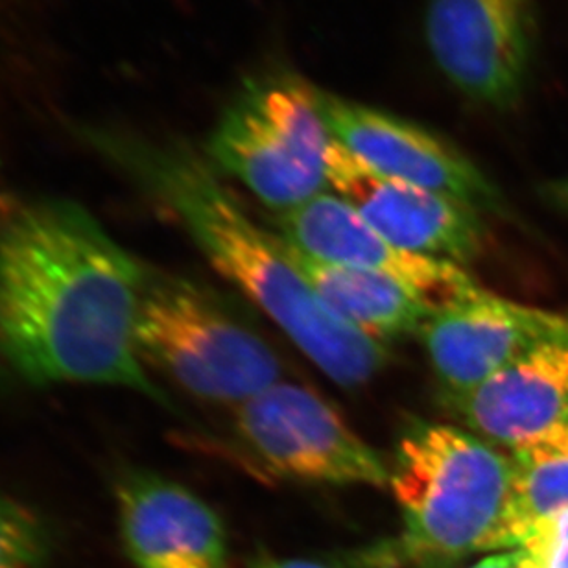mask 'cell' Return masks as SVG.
Listing matches in <instances>:
<instances>
[{
  "label": "cell",
  "instance_id": "ac0fdd59",
  "mask_svg": "<svg viewBox=\"0 0 568 568\" xmlns=\"http://www.w3.org/2000/svg\"><path fill=\"white\" fill-rule=\"evenodd\" d=\"M515 453L534 454V456H558V458H568V423L550 432L547 436L537 439V442L526 445V447L515 450Z\"/></svg>",
  "mask_w": 568,
  "mask_h": 568
},
{
  "label": "cell",
  "instance_id": "3957f363",
  "mask_svg": "<svg viewBox=\"0 0 568 568\" xmlns=\"http://www.w3.org/2000/svg\"><path fill=\"white\" fill-rule=\"evenodd\" d=\"M389 487L403 511V545L417 561L514 550V454L473 432L417 423L400 436Z\"/></svg>",
  "mask_w": 568,
  "mask_h": 568
},
{
  "label": "cell",
  "instance_id": "8fae6325",
  "mask_svg": "<svg viewBox=\"0 0 568 568\" xmlns=\"http://www.w3.org/2000/svg\"><path fill=\"white\" fill-rule=\"evenodd\" d=\"M568 333V316L478 288L432 312L423 345L443 397L469 394L547 339Z\"/></svg>",
  "mask_w": 568,
  "mask_h": 568
},
{
  "label": "cell",
  "instance_id": "5b68a950",
  "mask_svg": "<svg viewBox=\"0 0 568 568\" xmlns=\"http://www.w3.org/2000/svg\"><path fill=\"white\" fill-rule=\"evenodd\" d=\"M142 362L197 399L239 406L280 383V358L252 328L186 281L148 275L138 325Z\"/></svg>",
  "mask_w": 568,
  "mask_h": 568
},
{
  "label": "cell",
  "instance_id": "ba28073f",
  "mask_svg": "<svg viewBox=\"0 0 568 568\" xmlns=\"http://www.w3.org/2000/svg\"><path fill=\"white\" fill-rule=\"evenodd\" d=\"M328 132L378 174L453 197L480 213H503L497 186L458 148L416 122L316 88Z\"/></svg>",
  "mask_w": 568,
  "mask_h": 568
},
{
  "label": "cell",
  "instance_id": "ffe728a7",
  "mask_svg": "<svg viewBox=\"0 0 568 568\" xmlns=\"http://www.w3.org/2000/svg\"><path fill=\"white\" fill-rule=\"evenodd\" d=\"M545 194H547L548 200H550L554 205H558L559 209L568 211V175H565L561 180L548 183L547 189H545Z\"/></svg>",
  "mask_w": 568,
  "mask_h": 568
},
{
  "label": "cell",
  "instance_id": "9c48e42d",
  "mask_svg": "<svg viewBox=\"0 0 568 568\" xmlns=\"http://www.w3.org/2000/svg\"><path fill=\"white\" fill-rule=\"evenodd\" d=\"M275 227L295 252L397 281L430 311L453 305L480 288L464 266L389 242L338 194L322 192L300 207L277 214Z\"/></svg>",
  "mask_w": 568,
  "mask_h": 568
},
{
  "label": "cell",
  "instance_id": "e0dca14e",
  "mask_svg": "<svg viewBox=\"0 0 568 568\" xmlns=\"http://www.w3.org/2000/svg\"><path fill=\"white\" fill-rule=\"evenodd\" d=\"M519 548L531 568H568V508L539 520Z\"/></svg>",
  "mask_w": 568,
  "mask_h": 568
},
{
  "label": "cell",
  "instance_id": "30bf717a",
  "mask_svg": "<svg viewBox=\"0 0 568 568\" xmlns=\"http://www.w3.org/2000/svg\"><path fill=\"white\" fill-rule=\"evenodd\" d=\"M328 186L367 224L403 250L448 263H473L487 244L480 211L465 203L378 174L334 139Z\"/></svg>",
  "mask_w": 568,
  "mask_h": 568
},
{
  "label": "cell",
  "instance_id": "5bb4252c",
  "mask_svg": "<svg viewBox=\"0 0 568 568\" xmlns=\"http://www.w3.org/2000/svg\"><path fill=\"white\" fill-rule=\"evenodd\" d=\"M286 250L320 300L336 316L378 344L386 345L394 339L419 334L434 312L410 290L389 277L322 263L290 246Z\"/></svg>",
  "mask_w": 568,
  "mask_h": 568
},
{
  "label": "cell",
  "instance_id": "277c9868",
  "mask_svg": "<svg viewBox=\"0 0 568 568\" xmlns=\"http://www.w3.org/2000/svg\"><path fill=\"white\" fill-rule=\"evenodd\" d=\"M333 144L316 88L290 72H266L246 80L225 108L207 161L283 214L327 192Z\"/></svg>",
  "mask_w": 568,
  "mask_h": 568
},
{
  "label": "cell",
  "instance_id": "4fadbf2b",
  "mask_svg": "<svg viewBox=\"0 0 568 568\" xmlns=\"http://www.w3.org/2000/svg\"><path fill=\"white\" fill-rule=\"evenodd\" d=\"M465 430L511 453L568 423V333L519 356L469 394L443 397Z\"/></svg>",
  "mask_w": 568,
  "mask_h": 568
},
{
  "label": "cell",
  "instance_id": "8992f818",
  "mask_svg": "<svg viewBox=\"0 0 568 568\" xmlns=\"http://www.w3.org/2000/svg\"><path fill=\"white\" fill-rule=\"evenodd\" d=\"M242 445L272 475L327 486H389V465L327 400L277 383L235 408Z\"/></svg>",
  "mask_w": 568,
  "mask_h": 568
},
{
  "label": "cell",
  "instance_id": "7a4b0ae2",
  "mask_svg": "<svg viewBox=\"0 0 568 568\" xmlns=\"http://www.w3.org/2000/svg\"><path fill=\"white\" fill-rule=\"evenodd\" d=\"M85 138L158 197L213 268L253 301L331 381L356 388L386 366V347L320 300L281 236L244 213L209 161L181 144L100 130H91Z\"/></svg>",
  "mask_w": 568,
  "mask_h": 568
},
{
  "label": "cell",
  "instance_id": "9a60e30c",
  "mask_svg": "<svg viewBox=\"0 0 568 568\" xmlns=\"http://www.w3.org/2000/svg\"><path fill=\"white\" fill-rule=\"evenodd\" d=\"M511 454L515 491L509 537L511 547L519 548L539 520L568 508V458Z\"/></svg>",
  "mask_w": 568,
  "mask_h": 568
},
{
  "label": "cell",
  "instance_id": "44dd1931",
  "mask_svg": "<svg viewBox=\"0 0 568 568\" xmlns=\"http://www.w3.org/2000/svg\"><path fill=\"white\" fill-rule=\"evenodd\" d=\"M253 568H328L322 564H312L303 559H264Z\"/></svg>",
  "mask_w": 568,
  "mask_h": 568
},
{
  "label": "cell",
  "instance_id": "d6986e66",
  "mask_svg": "<svg viewBox=\"0 0 568 568\" xmlns=\"http://www.w3.org/2000/svg\"><path fill=\"white\" fill-rule=\"evenodd\" d=\"M470 568H531L530 559L525 548H514L509 552L497 554L491 558H486L480 564Z\"/></svg>",
  "mask_w": 568,
  "mask_h": 568
},
{
  "label": "cell",
  "instance_id": "7c38bea8",
  "mask_svg": "<svg viewBox=\"0 0 568 568\" xmlns=\"http://www.w3.org/2000/svg\"><path fill=\"white\" fill-rule=\"evenodd\" d=\"M115 500L135 568H227L224 525L191 489L152 470L122 469Z\"/></svg>",
  "mask_w": 568,
  "mask_h": 568
},
{
  "label": "cell",
  "instance_id": "52a82bcc",
  "mask_svg": "<svg viewBox=\"0 0 568 568\" xmlns=\"http://www.w3.org/2000/svg\"><path fill=\"white\" fill-rule=\"evenodd\" d=\"M425 38L434 63L465 99L514 108L530 80L534 0H428Z\"/></svg>",
  "mask_w": 568,
  "mask_h": 568
},
{
  "label": "cell",
  "instance_id": "2e32d148",
  "mask_svg": "<svg viewBox=\"0 0 568 568\" xmlns=\"http://www.w3.org/2000/svg\"><path fill=\"white\" fill-rule=\"evenodd\" d=\"M54 536L43 515L0 493V568H44Z\"/></svg>",
  "mask_w": 568,
  "mask_h": 568
},
{
  "label": "cell",
  "instance_id": "6da1fadb",
  "mask_svg": "<svg viewBox=\"0 0 568 568\" xmlns=\"http://www.w3.org/2000/svg\"><path fill=\"white\" fill-rule=\"evenodd\" d=\"M148 275L77 203L0 197V378L115 386L170 405L139 353Z\"/></svg>",
  "mask_w": 568,
  "mask_h": 568
}]
</instances>
